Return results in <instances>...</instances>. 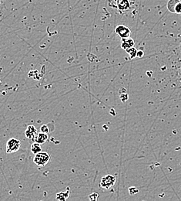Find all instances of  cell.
<instances>
[{
  "instance_id": "1",
  "label": "cell",
  "mask_w": 181,
  "mask_h": 201,
  "mask_svg": "<svg viewBox=\"0 0 181 201\" xmlns=\"http://www.w3.org/2000/svg\"><path fill=\"white\" fill-rule=\"evenodd\" d=\"M33 161L36 165H37L38 167H45L50 161V156L46 152L41 151L35 155Z\"/></svg>"
},
{
  "instance_id": "2",
  "label": "cell",
  "mask_w": 181,
  "mask_h": 201,
  "mask_svg": "<svg viewBox=\"0 0 181 201\" xmlns=\"http://www.w3.org/2000/svg\"><path fill=\"white\" fill-rule=\"evenodd\" d=\"M116 183V177L113 175H106L102 177L100 180V186L102 188L106 190H110L113 187Z\"/></svg>"
},
{
  "instance_id": "3",
  "label": "cell",
  "mask_w": 181,
  "mask_h": 201,
  "mask_svg": "<svg viewBox=\"0 0 181 201\" xmlns=\"http://www.w3.org/2000/svg\"><path fill=\"white\" fill-rule=\"evenodd\" d=\"M20 141L15 138H12L9 139L7 142L6 145V153H16L20 148Z\"/></svg>"
},
{
  "instance_id": "4",
  "label": "cell",
  "mask_w": 181,
  "mask_h": 201,
  "mask_svg": "<svg viewBox=\"0 0 181 201\" xmlns=\"http://www.w3.org/2000/svg\"><path fill=\"white\" fill-rule=\"evenodd\" d=\"M115 32L122 39L130 37V34H131L130 28L127 27V26H124V25H119V26H116V29H115Z\"/></svg>"
},
{
  "instance_id": "5",
  "label": "cell",
  "mask_w": 181,
  "mask_h": 201,
  "mask_svg": "<svg viewBox=\"0 0 181 201\" xmlns=\"http://www.w3.org/2000/svg\"><path fill=\"white\" fill-rule=\"evenodd\" d=\"M36 134H37V129L34 126H29L27 127V129L25 132V135L27 139L34 140Z\"/></svg>"
},
{
  "instance_id": "6",
  "label": "cell",
  "mask_w": 181,
  "mask_h": 201,
  "mask_svg": "<svg viewBox=\"0 0 181 201\" xmlns=\"http://www.w3.org/2000/svg\"><path fill=\"white\" fill-rule=\"evenodd\" d=\"M133 46H134V40H133L132 38L128 37L125 38V39H123V43L122 45H121V47H122L123 50H128V49L131 48Z\"/></svg>"
},
{
  "instance_id": "7",
  "label": "cell",
  "mask_w": 181,
  "mask_h": 201,
  "mask_svg": "<svg viewBox=\"0 0 181 201\" xmlns=\"http://www.w3.org/2000/svg\"><path fill=\"white\" fill-rule=\"evenodd\" d=\"M36 142H38L39 144H44L48 140V135L46 133H43V132H39V133L36 134L35 139H34Z\"/></svg>"
},
{
  "instance_id": "8",
  "label": "cell",
  "mask_w": 181,
  "mask_h": 201,
  "mask_svg": "<svg viewBox=\"0 0 181 201\" xmlns=\"http://www.w3.org/2000/svg\"><path fill=\"white\" fill-rule=\"evenodd\" d=\"M67 192H61V193H59V194H56V200L64 201V200H67L69 197H70V190L69 187H67Z\"/></svg>"
},
{
  "instance_id": "9",
  "label": "cell",
  "mask_w": 181,
  "mask_h": 201,
  "mask_svg": "<svg viewBox=\"0 0 181 201\" xmlns=\"http://www.w3.org/2000/svg\"><path fill=\"white\" fill-rule=\"evenodd\" d=\"M119 10H127L128 8H130V2L128 0H122L118 4Z\"/></svg>"
},
{
  "instance_id": "10",
  "label": "cell",
  "mask_w": 181,
  "mask_h": 201,
  "mask_svg": "<svg viewBox=\"0 0 181 201\" xmlns=\"http://www.w3.org/2000/svg\"><path fill=\"white\" fill-rule=\"evenodd\" d=\"M42 151V146H41V144L38 143V142H34L33 144L31 146V152H32L33 154H36V153H39V152Z\"/></svg>"
},
{
  "instance_id": "11",
  "label": "cell",
  "mask_w": 181,
  "mask_h": 201,
  "mask_svg": "<svg viewBox=\"0 0 181 201\" xmlns=\"http://www.w3.org/2000/svg\"><path fill=\"white\" fill-rule=\"evenodd\" d=\"M126 51H127V53H128L129 56L130 57L131 59H134V58L136 57V55H137V50L133 47H132L131 48L128 49V50H127Z\"/></svg>"
},
{
  "instance_id": "12",
  "label": "cell",
  "mask_w": 181,
  "mask_h": 201,
  "mask_svg": "<svg viewBox=\"0 0 181 201\" xmlns=\"http://www.w3.org/2000/svg\"><path fill=\"white\" fill-rule=\"evenodd\" d=\"M178 2L179 0H170L167 3V8L169 11H170L171 12H174V8Z\"/></svg>"
},
{
  "instance_id": "13",
  "label": "cell",
  "mask_w": 181,
  "mask_h": 201,
  "mask_svg": "<svg viewBox=\"0 0 181 201\" xmlns=\"http://www.w3.org/2000/svg\"><path fill=\"white\" fill-rule=\"evenodd\" d=\"M174 12L177 14H181V2L179 1L177 3L175 8H174Z\"/></svg>"
},
{
  "instance_id": "14",
  "label": "cell",
  "mask_w": 181,
  "mask_h": 201,
  "mask_svg": "<svg viewBox=\"0 0 181 201\" xmlns=\"http://www.w3.org/2000/svg\"><path fill=\"white\" fill-rule=\"evenodd\" d=\"M89 200L92 201H96L98 200L99 198V194L97 193H93V194H91L89 197Z\"/></svg>"
},
{
  "instance_id": "15",
  "label": "cell",
  "mask_w": 181,
  "mask_h": 201,
  "mask_svg": "<svg viewBox=\"0 0 181 201\" xmlns=\"http://www.w3.org/2000/svg\"><path fill=\"white\" fill-rule=\"evenodd\" d=\"M129 193H130V195H135V194L139 193V190H138L137 188L133 186V187H130V189H129Z\"/></svg>"
},
{
  "instance_id": "16",
  "label": "cell",
  "mask_w": 181,
  "mask_h": 201,
  "mask_svg": "<svg viewBox=\"0 0 181 201\" xmlns=\"http://www.w3.org/2000/svg\"><path fill=\"white\" fill-rule=\"evenodd\" d=\"M40 132L47 134L49 132H50V129H49L48 126H45V125H43V126H42L40 127Z\"/></svg>"
},
{
  "instance_id": "17",
  "label": "cell",
  "mask_w": 181,
  "mask_h": 201,
  "mask_svg": "<svg viewBox=\"0 0 181 201\" xmlns=\"http://www.w3.org/2000/svg\"><path fill=\"white\" fill-rule=\"evenodd\" d=\"M144 51H141V50H140V51H137V55H136V56H137L138 57L141 58L142 57H144Z\"/></svg>"
}]
</instances>
